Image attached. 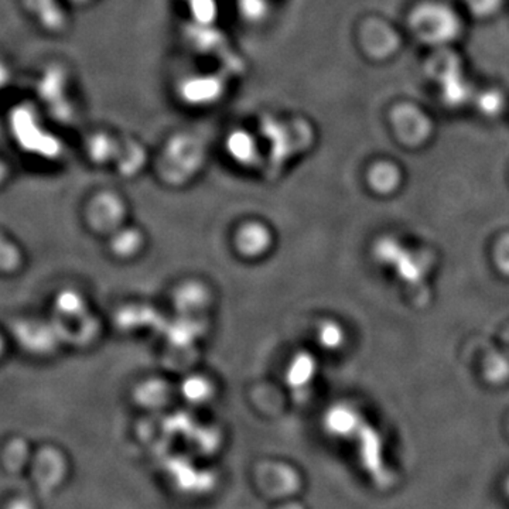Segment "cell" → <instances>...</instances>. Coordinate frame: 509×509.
I'll list each match as a JSON object with an SVG mask.
<instances>
[{
    "label": "cell",
    "instance_id": "obj_5",
    "mask_svg": "<svg viewBox=\"0 0 509 509\" xmlns=\"http://www.w3.org/2000/svg\"><path fill=\"white\" fill-rule=\"evenodd\" d=\"M67 471L64 457L55 448H41L33 460V480L38 488L51 489L58 486Z\"/></svg>",
    "mask_w": 509,
    "mask_h": 509
},
{
    "label": "cell",
    "instance_id": "obj_3",
    "mask_svg": "<svg viewBox=\"0 0 509 509\" xmlns=\"http://www.w3.org/2000/svg\"><path fill=\"white\" fill-rule=\"evenodd\" d=\"M14 337L21 348L31 354L50 353L57 346L58 339L63 338L62 329L57 324H48V322L26 321L16 322L13 329Z\"/></svg>",
    "mask_w": 509,
    "mask_h": 509
},
{
    "label": "cell",
    "instance_id": "obj_1",
    "mask_svg": "<svg viewBox=\"0 0 509 509\" xmlns=\"http://www.w3.org/2000/svg\"><path fill=\"white\" fill-rule=\"evenodd\" d=\"M414 34L431 46H446L458 38L462 24L457 14L443 4H429L418 7L411 16Z\"/></svg>",
    "mask_w": 509,
    "mask_h": 509
},
{
    "label": "cell",
    "instance_id": "obj_19",
    "mask_svg": "<svg viewBox=\"0 0 509 509\" xmlns=\"http://www.w3.org/2000/svg\"><path fill=\"white\" fill-rule=\"evenodd\" d=\"M2 351H4V339L0 337V354H2Z\"/></svg>",
    "mask_w": 509,
    "mask_h": 509
},
{
    "label": "cell",
    "instance_id": "obj_6",
    "mask_svg": "<svg viewBox=\"0 0 509 509\" xmlns=\"http://www.w3.org/2000/svg\"><path fill=\"white\" fill-rule=\"evenodd\" d=\"M365 45L375 57H388L399 47V36L387 23L371 21L365 30Z\"/></svg>",
    "mask_w": 509,
    "mask_h": 509
},
{
    "label": "cell",
    "instance_id": "obj_9",
    "mask_svg": "<svg viewBox=\"0 0 509 509\" xmlns=\"http://www.w3.org/2000/svg\"><path fill=\"white\" fill-rule=\"evenodd\" d=\"M370 180L375 190L389 193V191L396 188L399 180H401V174L394 164L380 163L373 167Z\"/></svg>",
    "mask_w": 509,
    "mask_h": 509
},
{
    "label": "cell",
    "instance_id": "obj_10",
    "mask_svg": "<svg viewBox=\"0 0 509 509\" xmlns=\"http://www.w3.org/2000/svg\"><path fill=\"white\" fill-rule=\"evenodd\" d=\"M57 312L63 319H79L84 317L85 303L79 293L65 290L60 293L55 302Z\"/></svg>",
    "mask_w": 509,
    "mask_h": 509
},
{
    "label": "cell",
    "instance_id": "obj_17",
    "mask_svg": "<svg viewBox=\"0 0 509 509\" xmlns=\"http://www.w3.org/2000/svg\"><path fill=\"white\" fill-rule=\"evenodd\" d=\"M479 105L486 115H496L503 108L504 99L503 96H499L498 92H486L480 98Z\"/></svg>",
    "mask_w": 509,
    "mask_h": 509
},
{
    "label": "cell",
    "instance_id": "obj_12",
    "mask_svg": "<svg viewBox=\"0 0 509 509\" xmlns=\"http://www.w3.org/2000/svg\"><path fill=\"white\" fill-rule=\"evenodd\" d=\"M140 244H142V237L136 231L119 232L113 239L111 248L113 252L121 258H129L136 252L139 251Z\"/></svg>",
    "mask_w": 509,
    "mask_h": 509
},
{
    "label": "cell",
    "instance_id": "obj_13",
    "mask_svg": "<svg viewBox=\"0 0 509 509\" xmlns=\"http://www.w3.org/2000/svg\"><path fill=\"white\" fill-rule=\"evenodd\" d=\"M21 254L19 249L0 235V271H16L21 266Z\"/></svg>",
    "mask_w": 509,
    "mask_h": 509
},
{
    "label": "cell",
    "instance_id": "obj_2",
    "mask_svg": "<svg viewBox=\"0 0 509 509\" xmlns=\"http://www.w3.org/2000/svg\"><path fill=\"white\" fill-rule=\"evenodd\" d=\"M430 72L443 87V94L450 104H462L470 89L462 75L460 62L450 53H440L430 63Z\"/></svg>",
    "mask_w": 509,
    "mask_h": 509
},
{
    "label": "cell",
    "instance_id": "obj_18",
    "mask_svg": "<svg viewBox=\"0 0 509 509\" xmlns=\"http://www.w3.org/2000/svg\"><path fill=\"white\" fill-rule=\"evenodd\" d=\"M471 9L472 13L479 14V16H489V14L496 13L501 7L503 0H465Z\"/></svg>",
    "mask_w": 509,
    "mask_h": 509
},
{
    "label": "cell",
    "instance_id": "obj_16",
    "mask_svg": "<svg viewBox=\"0 0 509 509\" xmlns=\"http://www.w3.org/2000/svg\"><path fill=\"white\" fill-rule=\"evenodd\" d=\"M319 334L320 341H321L322 346H326L327 348H334V346H339L341 339H343L341 330H339L338 326L333 324V322L322 324Z\"/></svg>",
    "mask_w": 509,
    "mask_h": 509
},
{
    "label": "cell",
    "instance_id": "obj_14",
    "mask_svg": "<svg viewBox=\"0 0 509 509\" xmlns=\"http://www.w3.org/2000/svg\"><path fill=\"white\" fill-rule=\"evenodd\" d=\"M184 394L193 402H203L210 396L211 387L204 378L194 377L184 384Z\"/></svg>",
    "mask_w": 509,
    "mask_h": 509
},
{
    "label": "cell",
    "instance_id": "obj_15",
    "mask_svg": "<svg viewBox=\"0 0 509 509\" xmlns=\"http://www.w3.org/2000/svg\"><path fill=\"white\" fill-rule=\"evenodd\" d=\"M313 372V361L309 360L307 356L297 358L296 363H293L292 370H290V384L292 387H297V384H302L305 380H309L310 373Z\"/></svg>",
    "mask_w": 509,
    "mask_h": 509
},
{
    "label": "cell",
    "instance_id": "obj_7",
    "mask_svg": "<svg viewBox=\"0 0 509 509\" xmlns=\"http://www.w3.org/2000/svg\"><path fill=\"white\" fill-rule=\"evenodd\" d=\"M269 245L271 235L263 225H246L237 237L238 251L246 258H258L268 251Z\"/></svg>",
    "mask_w": 509,
    "mask_h": 509
},
{
    "label": "cell",
    "instance_id": "obj_11",
    "mask_svg": "<svg viewBox=\"0 0 509 509\" xmlns=\"http://www.w3.org/2000/svg\"><path fill=\"white\" fill-rule=\"evenodd\" d=\"M207 300V293L204 290L203 286L194 283V285H186L180 288L177 292L176 303L181 310H197L205 305Z\"/></svg>",
    "mask_w": 509,
    "mask_h": 509
},
{
    "label": "cell",
    "instance_id": "obj_4",
    "mask_svg": "<svg viewBox=\"0 0 509 509\" xmlns=\"http://www.w3.org/2000/svg\"><path fill=\"white\" fill-rule=\"evenodd\" d=\"M392 121L399 139L411 146H418L430 135V121L414 106L404 105L395 109Z\"/></svg>",
    "mask_w": 509,
    "mask_h": 509
},
{
    "label": "cell",
    "instance_id": "obj_8",
    "mask_svg": "<svg viewBox=\"0 0 509 509\" xmlns=\"http://www.w3.org/2000/svg\"><path fill=\"white\" fill-rule=\"evenodd\" d=\"M4 464L9 471H21L24 465L28 464L30 458L29 446L21 438H13L7 443L4 450Z\"/></svg>",
    "mask_w": 509,
    "mask_h": 509
}]
</instances>
